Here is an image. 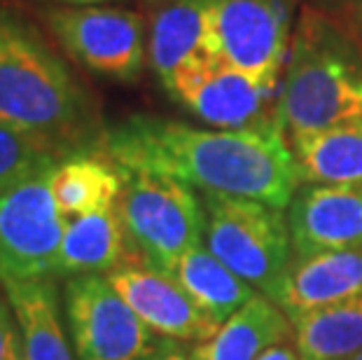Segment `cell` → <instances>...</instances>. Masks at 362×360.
Here are the masks:
<instances>
[{"label": "cell", "instance_id": "6da1fadb", "mask_svg": "<svg viewBox=\"0 0 362 360\" xmlns=\"http://www.w3.org/2000/svg\"><path fill=\"white\" fill-rule=\"evenodd\" d=\"M101 155L115 166L171 175L202 192L257 199L288 209L302 185L279 122L250 129H202L180 120L131 115L105 127Z\"/></svg>", "mask_w": 362, "mask_h": 360}, {"label": "cell", "instance_id": "7a4b0ae2", "mask_svg": "<svg viewBox=\"0 0 362 360\" xmlns=\"http://www.w3.org/2000/svg\"><path fill=\"white\" fill-rule=\"evenodd\" d=\"M0 122L57 159L101 155V112L68 61L28 17L0 3Z\"/></svg>", "mask_w": 362, "mask_h": 360}, {"label": "cell", "instance_id": "3957f363", "mask_svg": "<svg viewBox=\"0 0 362 360\" xmlns=\"http://www.w3.org/2000/svg\"><path fill=\"white\" fill-rule=\"evenodd\" d=\"M362 115V45L306 7L292 40L276 120L290 139Z\"/></svg>", "mask_w": 362, "mask_h": 360}, {"label": "cell", "instance_id": "277c9868", "mask_svg": "<svg viewBox=\"0 0 362 360\" xmlns=\"http://www.w3.org/2000/svg\"><path fill=\"white\" fill-rule=\"evenodd\" d=\"M117 202L129 243L143 265L171 272L187 250L204 246L206 211L202 194L171 175L122 168Z\"/></svg>", "mask_w": 362, "mask_h": 360}, {"label": "cell", "instance_id": "5b68a950", "mask_svg": "<svg viewBox=\"0 0 362 360\" xmlns=\"http://www.w3.org/2000/svg\"><path fill=\"white\" fill-rule=\"evenodd\" d=\"M206 211L204 246L257 293H272L292 262L283 209L257 199L202 192Z\"/></svg>", "mask_w": 362, "mask_h": 360}, {"label": "cell", "instance_id": "8992f818", "mask_svg": "<svg viewBox=\"0 0 362 360\" xmlns=\"http://www.w3.org/2000/svg\"><path fill=\"white\" fill-rule=\"evenodd\" d=\"M57 164L0 190V286L7 281L59 279L66 218L52 192Z\"/></svg>", "mask_w": 362, "mask_h": 360}, {"label": "cell", "instance_id": "52a82bcc", "mask_svg": "<svg viewBox=\"0 0 362 360\" xmlns=\"http://www.w3.org/2000/svg\"><path fill=\"white\" fill-rule=\"evenodd\" d=\"M57 42L89 73L131 84L141 78L148 45L143 17L127 7L84 5L40 12Z\"/></svg>", "mask_w": 362, "mask_h": 360}, {"label": "cell", "instance_id": "ba28073f", "mask_svg": "<svg viewBox=\"0 0 362 360\" xmlns=\"http://www.w3.org/2000/svg\"><path fill=\"white\" fill-rule=\"evenodd\" d=\"M64 309L78 360H141L157 339L105 274L66 279Z\"/></svg>", "mask_w": 362, "mask_h": 360}, {"label": "cell", "instance_id": "9c48e42d", "mask_svg": "<svg viewBox=\"0 0 362 360\" xmlns=\"http://www.w3.org/2000/svg\"><path fill=\"white\" fill-rule=\"evenodd\" d=\"M211 26L218 57L276 91L290 35L288 0H213Z\"/></svg>", "mask_w": 362, "mask_h": 360}, {"label": "cell", "instance_id": "30bf717a", "mask_svg": "<svg viewBox=\"0 0 362 360\" xmlns=\"http://www.w3.org/2000/svg\"><path fill=\"white\" fill-rule=\"evenodd\" d=\"M168 96L213 129H250L276 120V91L222 59L182 68L164 84Z\"/></svg>", "mask_w": 362, "mask_h": 360}, {"label": "cell", "instance_id": "8fae6325", "mask_svg": "<svg viewBox=\"0 0 362 360\" xmlns=\"http://www.w3.org/2000/svg\"><path fill=\"white\" fill-rule=\"evenodd\" d=\"M105 279L159 337L199 344L220 330L218 320L199 309L171 274L148 265H124L105 274Z\"/></svg>", "mask_w": 362, "mask_h": 360}, {"label": "cell", "instance_id": "7c38bea8", "mask_svg": "<svg viewBox=\"0 0 362 360\" xmlns=\"http://www.w3.org/2000/svg\"><path fill=\"white\" fill-rule=\"evenodd\" d=\"M292 257L362 246V185L302 182L288 204Z\"/></svg>", "mask_w": 362, "mask_h": 360}, {"label": "cell", "instance_id": "4fadbf2b", "mask_svg": "<svg viewBox=\"0 0 362 360\" xmlns=\"http://www.w3.org/2000/svg\"><path fill=\"white\" fill-rule=\"evenodd\" d=\"M362 295V246L292 257L269 300L295 320L320 306Z\"/></svg>", "mask_w": 362, "mask_h": 360}, {"label": "cell", "instance_id": "5bb4252c", "mask_svg": "<svg viewBox=\"0 0 362 360\" xmlns=\"http://www.w3.org/2000/svg\"><path fill=\"white\" fill-rule=\"evenodd\" d=\"M213 0H171L155 14L148 37V59L161 84L182 68L220 59L211 26Z\"/></svg>", "mask_w": 362, "mask_h": 360}, {"label": "cell", "instance_id": "9a60e30c", "mask_svg": "<svg viewBox=\"0 0 362 360\" xmlns=\"http://www.w3.org/2000/svg\"><path fill=\"white\" fill-rule=\"evenodd\" d=\"M124 265H143L129 243L117 206L66 220L59 250V279L110 274Z\"/></svg>", "mask_w": 362, "mask_h": 360}, {"label": "cell", "instance_id": "2e32d148", "mask_svg": "<svg viewBox=\"0 0 362 360\" xmlns=\"http://www.w3.org/2000/svg\"><path fill=\"white\" fill-rule=\"evenodd\" d=\"M295 337V325L274 300L257 293L211 339L192 347V360H257L269 347Z\"/></svg>", "mask_w": 362, "mask_h": 360}, {"label": "cell", "instance_id": "e0dca14e", "mask_svg": "<svg viewBox=\"0 0 362 360\" xmlns=\"http://www.w3.org/2000/svg\"><path fill=\"white\" fill-rule=\"evenodd\" d=\"M19 323L26 360H78L61 320L57 279L3 283Z\"/></svg>", "mask_w": 362, "mask_h": 360}, {"label": "cell", "instance_id": "ac0fdd59", "mask_svg": "<svg viewBox=\"0 0 362 360\" xmlns=\"http://www.w3.org/2000/svg\"><path fill=\"white\" fill-rule=\"evenodd\" d=\"M302 182L362 185V115L290 139Z\"/></svg>", "mask_w": 362, "mask_h": 360}, {"label": "cell", "instance_id": "d6986e66", "mask_svg": "<svg viewBox=\"0 0 362 360\" xmlns=\"http://www.w3.org/2000/svg\"><path fill=\"white\" fill-rule=\"evenodd\" d=\"M52 192L66 220L112 209L122 194V175L103 155L61 159L52 175Z\"/></svg>", "mask_w": 362, "mask_h": 360}, {"label": "cell", "instance_id": "ffe728a7", "mask_svg": "<svg viewBox=\"0 0 362 360\" xmlns=\"http://www.w3.org/2000/svg\"><path fill=\"white\" fill-rule=\"evenodd\" d=\"M168 274L180 283L199 309L220 325L257 295L255 288L238 279L206 246L187 250Z\"/></svg>", "mask_w": 362, "mask_h": 360}, {"label": "cell", "instance_id": "44dd1931", "mask_svg": "<svg viewBox=\"0 0 362 360\" xmlns=\"http://www.w3.org/2000/svg\"><path fill=\"white\" fill-rule=\"evenodd\" d=\"M302 360H351L362 351V295L292 320Z\"/></svg>", "mask_w": 362, "mask_h": 360}, {"label": "cell", "instance_id": "7402d4cb", "mask_svg": "<svg viewBox=\"0 0 362 360\" xmlns=\"http://www.w3.org/2000/svg\"><path fill=\"white\" fill-rule=\"evenodd\" d=\"M57 162L61 159L49 155L40 143L0 122V190Z\"/></svg>", "mask_w": 362, "mask_h": 360}, {"label": "cell", "instance_id": "603a6c76", "mask_svg": "<svg viewBox=\"0 0 362 360\" xmlns=\"http://www.w3.org/2000/svg\"><path fill=\"white\" fill-rule=\"evenodd\" d=\"M0 360H26L19 323L3 286H0Z\"/></svg>", "mask_w": 362, "mask_h": 360}, {"label": "cell", "instance_id": "cb8c5ba5", "mask_svg": "<svg viewBox=\"0 0 362 360\" xmlns=\"http://www.w3.org/2000/svg\"><path fill=\"white\" fill-rule=\"evenodd\" d=\"M141 360H192V349L185 347V342L157 335L155 344Z\"/></svg>", "mask_w": 362, "mask_h": 360}, {"label": "cell", "instance_id": "d4e9b609", "mask_svg": "<svg viewBox=\"0 0 362 360\" xmlns=\"http://www.w3.org/2000/svg\"><path fill=\"white\" fill-rule=\"evenodd\" d=\"M292 339H295V337H292ZM257 360H302V356H299L295 342L283 339L279 344H274V347H269Z\"/></svg>", "mask_w": 362, "mask_h": 360}, {"label": "cell", "instance_id": "484cf974", "mask_svg": "<svg viewBox=\"0 0 362 360\" xmlns=\"http://www.w3.org/2000/svg\"><path fill=\"white\" fill-rule=\"evenodd\" d=\"M35 3H47L54 7H84V5H107L112 0H35Z\"/></svg>", "mask_w": 362, "mask_h": 360}, {"label": "cell", "instance_id": "4316f807", "mask_svg": "<svg viewBox=\"0 0 362 360\" xmlns=\"http://www.w3.org/2000/svg\"><path fill=\"white\" fill-rule=\"evenodd\" d=\"M346 10H349L353 28L362 35V0H346Z\"/></svg>", "mask_w": 362, "mask_h": 360}, {"label": "cell", "instance_id": "83f0119b", "mask_svg": "<svg viewBox=\"0 0 362 360\" xmlns=\"http://www.w3.org/2000/svg\"><path fill=\"white\" fill-rule=\"evenodd\" d=\"M351 360H362V351H360V354H356V356H353Z\"/></svg>", "mask_w": 362, "mask_h": 360}]
</instances>
